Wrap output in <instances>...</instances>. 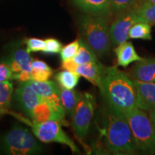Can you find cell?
Listing matches in <instances>:
<instances>
[{"label": "cell", "instance_id": "cell-15", "mask_svg": "<svg viewBox=\"0 0 155 155\" xmlns=\"http://www.w3.org/2000/svg\"><path fill=\"white\" fill-rule=\"evenodd\" d=\"M132 75L136 80L155 83V58H142L137 61L132 69Z\"/></svg>", "mask_w": 155, "mask_h": 155}, {"label": "cell", "instance_id": "cell-24", "mask_svg": "<svg viewBox=\"0 0 155 155\" xmlns=\"http://www.w3.org/2000/svg\"><path fill=\"white\" fill-rule=\"evenodd\" d=\"M137 0H110L111 13L118 15L134 7Z\"/></svg>", "mask_w": 155, "mask_h": 155}, {"label": "cell", "instance_id": "cell-3", "mask_svg": "<svg viewBox=\"0 0 155 155\" xmlns=\"http://www.w3.org/2000/svg\"><path fill=\"white\" fill-rule=\"evenodd\" d=\"M109 29L107 16L86 14L79 19L81 38L91 47L98 57L107 55L111 48Z\"/></svg>", "mask_w": 155, "mask_h": 155}, {"label": "cell", "instance_id": "cell-12", "mask_svg": "<svg viewBox=\"0 0 155 155\" xmlns=\"http://www.w3.org/2000/svg\"><path fill=\"white\" fill-rule=\"evenodd\" d=\"M137 94V107L144 111L155 108V83L133 80Z\"/></svg>", "mask_w": 155, "mask_h": 155}, {"label": "cell", "instance_id": "cell-27", "mask_svg": "<svg viewBox=\"0 0 155 155\" xmlns=\"http://www.w3.org/2000/svg\"><path fill=\"white\" fill-rule=\"evenodd\" d=\"M25 43L27 45V50L29 53L42 51L45 46V42L43 40L38 38L25 39Z\"/></svg>", "mask_w": 155, "mask_h": 155}, {"label": "cell", "instance_id": "cell-13", "mask_svg": "<svg viewBox=\"0 0 155 155\" xmlns=\"http://www.w3.org/2000/svg\"><path fill=\"white\" fill-rule=\"evenodd\" d=\"M73 5L88 15H104L111 14L110 0H72Z\"/></svg>", "mask_w": 155, "mask_h": 155}, {"label": "cell", "instance_id": "cell-17", "mask_svg": "<svg viewBox=\"0 0 155 155\" xmlns=\"http://www.w3.org/2000/svg\"><path fill=\"white\" fill-rule=\"evenodd\" d=\"M118 65L127 67L129 64L140 61L142 58L138 55L131 42H124L118 45L114 50Z\"/></svg>", "mask_w": 155, "mask_h": 155}, {"label": "cell", "instance_id": "cell-32", "mask_svg": "<svg viewBox=\"0 0 155 155\" xmlns=\"http://www.w3.org/2000/svg\"><path fill=\"white\" fill-rule=\"evenodd\" d=\"M150 119L152 121V124L155 129V108L150 111Z\"/></svg>", "mask_w": 155, "mask_h": 155}, {"label": "cell", "instance_id": "cell-4", "mask_svg": "<svg viewBox=\"0 0 155 155\" xmlns=\"http://www.w3.org/2000/svg\"><path fill=\"white\" fill-rule=\"evenodd\" d=\"M124 116L137 150L145 154H155V129L146 112L136 107Z\"/></svg>", "mask_w": 155, "mask_h": 155}, {"label": "cell", "instance_id": "cell-6", "mask_svg": "<svg viewBox=\"0 0 155 155\" xmlns=\"http://www.w3.org/2000/svg\"><path fill=\"white\" fill-rule=\"evenodd\" d=\"M32 133L39 140L45 143H59L66 145L74 153H80V150L72 139L62 129L59 121L50 120L43 122L28 121Z\"/></svg>", "mask_w": 155, "mask_h": 155}, {"label": "cell", "instance_id": "cell-25", "mask_svg": "<svg viewBox=\"0 0 155 155\" xmlns=\"http://www.w3.org/2000/svg\"><path fill=\"white\" fill-rule=\"evenodd\" d=\"M80 47V42L79 39L74 40V41L71 42V43L65 45V47L62 48L61 51V58L62 62H65L72 58L77 53L78 50Z\"/></svg>", "mask_w": 155, "mask_h": 155}, {"label": "cell", "instance_id": "cell-7", "mask_svg": "<svg viewBox=\"0 0 155 155\" xmlns=\"http://www.w3.org/2000/svg\"><path fill=\"white\" fill-rule=\"evenodd\" d=\"M95 107L96 101L94 96L89 93L83 94L74 113L71 116L73 129L80 139H83L88 134Z\"/></svg>", "mask_w": 155, "mask_h": 155}, {"label": "cell", "instance_id": "cell-2", "mask_svg": "<svg viewBox=\"0 0 155 155\" xmlns=\"http://www.w3.org/2000/svg\"><path fill=\"white\" fill-rule=\"evenodd\" d=\"M103 118L104 143L110 152L131 154L137 151L131 129L123 114L106 106Z\"/></svg>", "mask_w": 155, "mask_h": 155}, {"label": "cell", "instance_id": "cell-5", "mask_svg": "<svg viewBox=\"0 0 155 155\" xmlns=\"http://www.w3.org/2000/svg\"><path fill=\"white\" fill-rule=\"evenodd\" d=\"M0 148L7 154L30 155L40 154L43 148L28 129L15 126L0 140Z\"/></svg>", "mask_w": 155, "mask_h": 155}, {"label": "cell", "instance_id": "cell-31", "mask_svg": "<svg viewBox=\"0 0 155 155\" xmlns=\"http://www.w3.org/2000/svg\"><path fill=\"white\" fill-rule=\"evenodd\" d=\"M155 5V0H137L134 7H139V6H142V5Z\"/></svg>", "mask_w": 155, "mask_h": 155}, {"label": "cell", "instance_id": "cell-22", "mask_svg": "<svg viewBox=\"0 0 155 155\" xmlns=\"http://www.w3.org/2000/svg\"><path fill=\"white\" fill-rule=\"evenodd\" d=\"M129 37L131 39L140 40H152V27L151 25L145 22H137L131 27L129 32Z\"/></svg>", "mask_w": 155, "mask_h": 155}, {"label": "cell", "instance_id": "cell-10", "mask_svg": "<svg viewBox=\"0 0 155 155\" xmlns=\"http://www.w3.org/2000/svg\"><path fill=\"white\" fill-rule=\"evenodd\" d=\"M12 95L17 106L27 116L43 99V97L37 94L28 81L19 82Z\"/></svg>", "mask_w": 155, "mask_h": 155}, {"label": "cell", "instance_id": "cell-14", "mask_svg": "<svg viewBox=\"0 0 155 155\" xmlns=\"http://www.w3.org/2000/svg\"><path fill=\"white\" fill-rule=\"evenodd\" d=\"M105 67L99 61L77 65L74 72L77 73L98 88L101 85L102 76Z\"/></svg>", "mask_w": 155, "mask_h": 155}, {"label": "cell", "instance_id": "cell-30", "mask_svg": "<svg viewBox=\"0 0 155 155\" xmlns=\"http://www.w3.org/2000/svg\"><path fill=\"white\" fill-rule=\"evenodd\" d=\"M31 66H32V68H34L47 70V71L53 70L47 63L42 61H39V60H32V63H31Z\"/></svg>", "mask_w": 155, "mask_h": 155}, {"label": "cell", "instance_id": "cell-19", "mask_svg": "<svg viewBox=\"0 0 155 155\" xmlns=\"http://www.w3.org/2000/svg\"><path fill=\"white\" fill-rule=\"evenodd\" d=\"M78 39L80 42V47L77 53L72 58L73 61L77 65H82V64L98 61L96 54L91 47L81 37Z\"/></svg>", "mask_w": 155, "mask_h": 155}, {"label": "cell", "instance_id": "cell-23", "mask_svg": "<svg viewBox=\"0 0 155 155\" xmlns=\"http://www.w3.org/2000/svg\"><path fill=\"white\" fill-rule=\"evenodd\" d=\"M133 8L134 9L137 22L155 25V5H142Z\"/></svg>", "mask_w": 155, "mask_h": 155}, {"label": "cell", "instance_id": "cell-16", "mask_svg": "<svg viewBox=\"0 0 155 155\" xmlns=\"http://www.w3.org/2000/svg\"><path fill=\"white\" fill-rule=\"evenodd\" d=\"M29 84L32 86L37 94L43 98H47L53 101L61 102V89L57 83L53 81H37L33 80L28 81Z\"/></svg>", "mask_w": 155, "mask_h": 155}, {"label": "cell", "instance_id": "cell-28", "mask_svg": "<svg viewBox=\"0 0 155 155\" xmlns=\"http://www.w3.org/2000/svg\"><path fill=\"white\" fill-rule=\"evenodd\" d=\"M53 71H47L39 68H32L31 70V80L37 81H45L49 79V78L53 74Z\"/></svg>", "mask_w": 155, "mask_h": 155}, {"label": "cell", "instance_id": "cell-1", "mask_svg": "<svg viewBox=\"0 0 155 155\" xmlns=\"http://www.w3.org/2000/svg\"><path fill=\"white\" fill-rule=\"evenodd\" d=\"M107 106L123 114L137 107V94L134 81L116 66L105 68L101 85L98 88Z\"/></svg>", "mask_w": 155, "mask_h": 155}, {"label": "cell", "instance_id": "cell-8", "mask_svg": "<svg viewBox=\"0 0 155 155\" xmlns=\"http://www.w3.org/2000/svg\"><path fill=\"white\" fill-rule=\"evenodd\" d=\"M28 117L33 122L53 120L59 121L63 125H68L61 102L53 101L45 98H43L42 101L32 109Z\"/></svg>", "mask_w": 155, "mask_h": 155}, {"label": "cell", "instance_id": "cell-21", "mask_svg": "<svg viewBox=\"0 0 155 155\" xmlns=\"http://www.w3.org/2000/svg\"><path fill=\"white\" fill-rule=\"evenodd\" d=\"M55 78L61 87L67 89H74L78 83L80 75L73 71L64 69L57 73Z\"/></svg>", "mask_w": 155, "mask_h": 155}, {"label": "cell", "instance_id": "cell-9", "mask_svg": "<svg viewBox=\"0 0 155 155\" xmlns=\"http://www.w3.org/2000/svg\"><path fill=\"white\" fill-rule=\"evenodd\" d=\"M137 22L134 9L116 15L110 26V39L114 46H117L129 40V32L131 27Z\"/></svg>", "mask_w": 155, "mask_h": 155}, {"label": "cell", "instance_id": "cell-20", "mask_svg": "<svg viewBox=\"0 0 155 155\" xmlns=\"http://www.w3.org/2000/svg\"><path fill=\"white\" fill-rule=\"evenodd\" d=\"M13 91V84L10 81L0 82V117L8 111Z\"/></svg>", "mask_w": 155, "mask_h": 155}, {"label": "cell", "instance_id": "cell-11", "mask_svg": "<svg viewBox=\"0 0 155 155\" xmlns=\"http://www.w3.org/2000/svg\"><path fill=\"white\" fill-rule=\"evenodd\" d=\"M29 52L24 48L17 47L12 49L7 55L0 60V63L7 64L10 68L13 73H17L22 71L31 72L32 61Z\"/></svg>", "mask_w": 155, "mask_h": 155}, {"label": "cell", "instance_id": "cell-26", "mask_svg": "<svg viewBox=\"0 0 155 155\" xmlns=\"http://www.w3.org/2000/svg\"><path fill=\"white\" fill-rule=\"evenodd\" d=\"M45 46L42 50L45 54H56L61 53L63 46L61 42L55 38H48L45 40Z\"/></svg>", "mask_w": 155, "mask_h": 155}, {"label": "cell", "instance_id": "cell-29", "mask_svg": "<svg viewBox=\"0 0 155 155\" xmlns=\"http://www.w3.org/2000/svg\"><path fill=\"white\" fill-rule=\"evenodd\" d=\"M12 71L7 64L0 63V82L12 80Z\"/></svg>", "mask_w": 155, "mask_h": 155}, {"label": "cell", "instance_id": "cell-18", "mask_svg": "<svg viewBox=\"0 0 155 155\" xmlns=\"http://www.w3.org/2000/svg\"><path fill=\"white\" fill-rule=\"evenodd\" d=\"M61 89V101L65 115L71 118L76 106L80 101L82 94L81 92L73 89L64 88L60 86Z\"/></svg>", "mask_w": 155, "mask_h": 155}]
</instances>
